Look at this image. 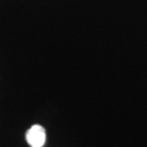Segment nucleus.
<instances>
[{
    "instance_id": "f257e3e1",
    "label": "nucleus",
    "mask_w": 147,
    "mask_h": 147,
    "mask_svg": "<svg viewBox=\"0 0 147 147\" xmlns=\"http://www.w3.org/2000/svg\"><path fill=\"white\" fill-rule=\"evenodd\" d=\"M26 140L30 147H43L46 142L45 128L39 124H34L27 131Z\"/></svg>"
}]
</instances>
